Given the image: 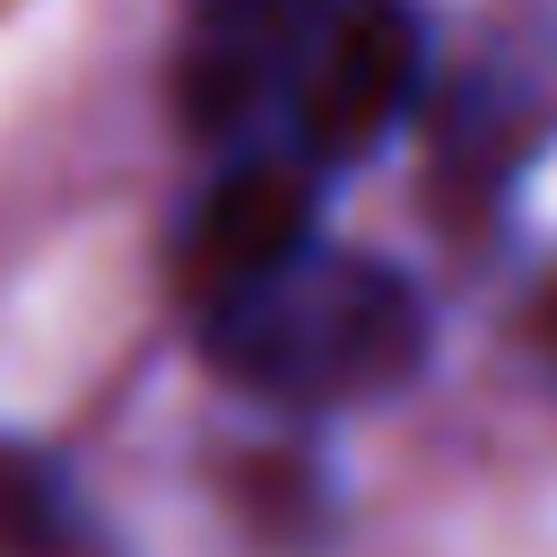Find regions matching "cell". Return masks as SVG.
Wrapping results in <instances>:
<instances>
[{
	"label": "cell",
	"instance_id": "cell-5",
	"mask_svg": "<svg viewBox=\"0 0 557 557\" xmlns=\"http://www.w3.org/2000/svg\"><path fill=\"white\" fill-rule=\"evenodd\" d=\"M531 339H540V357L557 366V278L540 287V313H531Z\"/></svg>",
	"mask_w": 557,
	"mask_h": 557
},
{
	"label": "cell",
	"instance_id": "cell-2",
	"mask_svg": "<svg viewBox=\"0 0 557 557\" xmlns=\"http://www.w3.org/2000/svg\"><path fill=\"white\" fill-rule=\"evenodd\" d=\"M426 96V26L409 0H322L296 70H287V104H278V139L339 174L383 157Z\"/></svg>",
	"mask_w": 557,
	"mask_h": 557
},
{
	"label": "cell",
	"instance_id": "cell-1",
	"mask_svg": "<svg viewBox=\"0 0 557 557\" xmlns=\"http://www.w3.org/2000/svg\"><path fill=\"white\" fill-rule=\"evenodd\" d=\"M435 322L400 261L348 244H296L244 287L200 305V357L270 409H366L426 374Z\"/></svg>",
	"mask_w": 557,
	"mask_h": 557
},
{
	"label": "cell",
	"instance_id": "cell-4",
	"mask_svg": "<svg viewBox=\"0 0 557 557\" xmlns=\"http://www.w3.org/2000/svg\"><path fill=\"white\" fill-rule=\"evenodd\" d=\"M0 557H131V548L61 453L0 435Z\"/></svg>",
	"mask_w": 557,
	"mask_h": 557
},
{
	"label": "cell",
	"instance_id": "cell-3",
	"mask_svg": "<svg viewBox=\"0 0 557 557\" xmlns=\"http://www.w3.org/2000/svg\"><path fill=\"white\" fill-rule=\"evenodd\" d=\"M313 191H322V165H305L287 139L226 148V165L209 174V191L183 218V287H191V305L244 287L252 270L287 261L296 244H313Z\"/></svg>",
	"mask_w": 557,
	"mask_h": 557
}]
</instances>
